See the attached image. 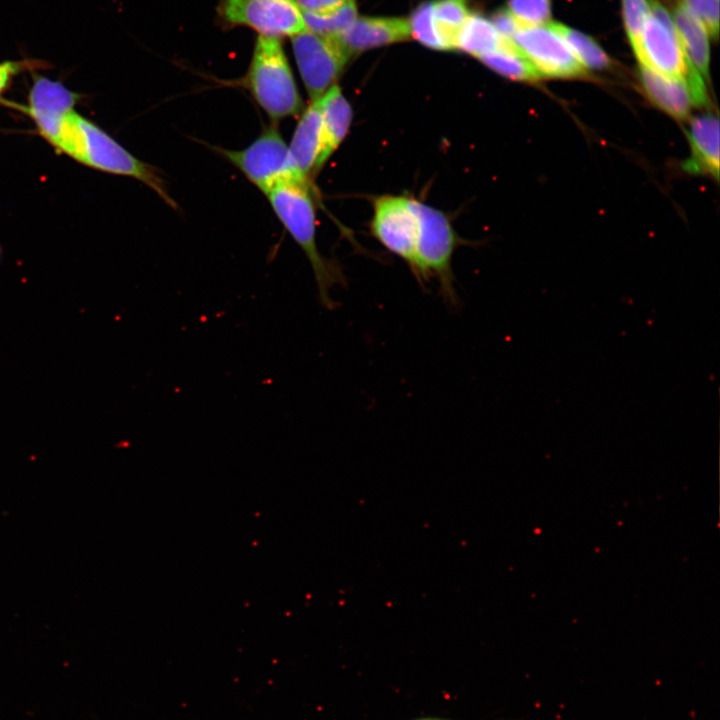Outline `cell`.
<instances>
[{
	"mask_svg": "<svg viewBox=\"0 0 720 720\" xmlns=\"http://www.w3.org/2000/svg\"><path fill=\"white\" fill-rule=\"evenodd\" d=\"M53 148L88 168L134 178L151 188L168 205L176 206L155 168L135 157L99 125L75 109L65 117Z\"/></svg>",
	"mask_w": 720,
	"mask_h": 720,
	"instance_id": "cell-1",
	"label": "cell"
},
{
	"mask_svg": "<svg viewBox=\"0 0 720 720\" xmlns=\"http://www.w3.org/2000/svg\"><path fill=\"white\" fill-rule=\"evenodd\" d=\"M265 195L284 228L307 257L318 290L320 304L328 310L336 308L331 297L334 285L346 280L337 264L325 258L316 243V213L310 181L289 178L280 181Z\"/></svg>",
	"mask_w": 720,
	"mask_h": 720,
	"instance_id": "cell-2",
	"label": "cell"
},
{
	"mask_svg": "<svg viewBox=\"0 0 720 720\" xmlns=\"http://www.w3.org/2000/svg\"><path fill=\"white\" fill-rule=\"evenodd\" d=\"M244 82L255 102L273 121L295 116L302 110V99L279 39L258 36Z\"/></svg>",
	"mask_w": 720,
	"mask_h": 720,
	"instance_id": "cell-3",
	"label": "cell"
},
{
	"mask_svg": "<svg viewBox=\"0 0 720 720\" xmlns=\"http://www.w3.org/2000/svg\"><path fill=\"white\" fill-rule=\"evenodd\" d=\"M419 222L412 273L424 285L431 277L436 278L442 299L451 307L459 305L452 271V257L457 237L448 216L441 210L414 199Z\"/></svg>",
	"mask_w": 720,
	"mask_h": 720,
	"instance_id": "cell-4",
	"label": "cell"
},
{
	"mask_svg": "<svg viewBox=\"0 0 720 720\" xmlns=\"http://www.w3.org/2000/svg\"><path fill=\"white\" fill-rule=\"evenodd\" d=\"M640 45L635 53L640 66L660 75L686 80L697 72L688 62L670 12L657 0H650Z\"/></svg>",
	"mask_w": 720,
	"mask_h": 720,
	"instance_id": "cell-5",
	"label": "cell"
},
{
	"mask_svg": "<svg viewBox=\"0 0 720 720\" xmlns=\"http://www.w3.org/2000/svg\"><path fill=\"white\" fill-rule=\"evenodd\" d=\"M217 150L264 194L285 179H304L294 170L288 152V144L274 126L263 130L253 142L243 149L217 148Z\"/></svg>",
	"mask_w": 720,
	"mask_h": 720,
	"instance_id": "cell-6",
	"label": "cell"
},
{
	"mask_svg": "<svg viewBox=\"0 0 720 720\" xmlns=\"http://www.w3.org/2000/svg\"><path fill=\"white\" fill-rule=\"evenodd\" d=\"M291 38L299 74L310 101L315 100L336 84L352 55L339 37L305 30Z\"/></svg>",
	"mask_w": 720,
	"mask_h": 720,
	"instance_id": "cell-7",
	"label": "cell"
},
{
	"mask_svg": "<svg viewBox=\"0 0 720 720\" xmlns=\"http://www.w3.org/2000/svg\"><path fill=\"white\" fill-rule=\"evenodd\" d=\"M218 14L225 24L248 27L259 36L279 39L307 30L295 0H219Z\"/></svg>",
	"mask_w": 720,
	"mask_h": 720,
	"instance_id": "cell-8",
	"label": "cell"
},
{
	"mask_svg": "<svg viewBox=\"0 0 720 720\" xmlns=\"http://www.w3.org/2000/svg\"><path fill=\"white\" fill-rule=\"evenodd\" d=\"M414 199L404 195H382L373 203L371 231L390 252L402 258L412 271L419 233Z\"/></svg>",
	"mask_w": 720,
	"mask_h": 720,
	"instance_id": "cell-9",
	"label": "cell"
},
{
	"mask_svg": "<svg viewBox=\"0 0 720 720\" xmlns=\"http://www.w3.org/2000/svg\"><path fill=\"white\" fill-rule=\"evenodd\" d=\"M30 73L32 85L27 104L8 102L4 99L1 103L29 116L39 135L53 147L58 140L65 117L75 109L81 95L67 88L62 82L52 80L37 71Z\"/></svg>",
	"mask_w": 720,
	"mask_h": 720,
	"instance_id": "cell-10",
	"label": "cell"
},
{
	"mask_svg": "<svg viewBox=\"0 0 720 720\" xmlns=\"http://www.w3.org/2000/svg\"><path fill=\"white\" fill-rule=\"evenodd\" d=\"M512 42L541 77L575 78L586 73L553 23L519 27Z\"/></svg>",
	"mask_w": 720,
	"mask_h": 720,
	"instance_id": "cell-11",
	"label": "cell"
},
{
	"mask_svg": "<svg viewBox=\"0 0 720 720\" xmlns=\"http://www.w3.org/2000/svg\"><path fill=\"white\" fill-rule=\"evenodd\" d=\"M410 36L407 18L358 16L339 39L353 56L368 49L405 41Z\"/></svg>",
	"mask_w": 720,
	"mask_h": 720,
	"instance_id": "cell-12",
	"label": "cell"
},
{
	"mask_svg": "<svg viewBox=\"0 0 720 720\" xmlns=\"http://www.w3.org/2000/svg\"><path fill=\"white\" fill-rule=\"evenodd\" d=\"M321 149V118L315 99L301 113L288 144L291 163L299 176L310 181L312 174L319 171Z\"/></svg>",
	"mask_w": 720,
	"mask_h": 720,
	"instance_id": "cell-13",
	"label": "cell"
},
{
	"mask_svg": "<svg viewBox=\"0 0 720 720\" xmlns=\"http://www.w3.org/2000/svg\"><path fill=\"white\" fill-rule=\"evenodd\" d=\"M321 118L322 149L318 168L344 141L352 123V107L336 83L316 99Z\"/></svg>",
	"mask_w": 720,
	"mask_h": 720,
	"instance_id": "cell-14",
	"label": "cell"
},
{
	"mask_svg": "<svg viewBox=\"0 0 720 720\" xmlns=\"http://www.w3.org/2000/svg\"><path fill=\"white\" fill-rule=\"evenodd\" d=\"M691 156L683 168L692 174L719 176V120L707 113L695 117L688 130Z\"/></svg>",
	"mask_w": 720,
	"mask_h": 720,
	"instance_id": "cell-15",
	"label": "cell"
},
{
	"mask_svg": "<svg viewBox=\"0 0 720 720\" xmlns=\"http://www.w3.org/2000/svg\"><path fill=\"white\" fill-rule=\"evenodd\" d=\"M639 77L649 100L670 116L685 119L696 106L691 89L684 80L666 77L642 66Z\"/></svg>",
	"mask_w": 720,
	"mask_h": 720,
	"instance_id": "cell-16",
	"label": "cell"
},
{
	"mask_svg": "<svg viewBox=\"0 0 720 720\" xmlns=\"http://www.w3.org/2000/svg\"><path fill=\"white\" fill-rule=\"evenodd\" d=\"M671 16L688 62L704 80H708L710 46L707 30L681 0L674 6Z\"/></svg>",
	"mask_w": 720,
	"mask_h": 720,
	"instance_id": "cell-17",
	"label": "cell"
},
{
	"mask_svg": "<svg viewBox=\"0 0 720 720\" xmlns=\"http://www.w3.org/2000/svg\"><path fill=\"white\" fill-rule=\"evenodd\" d=\"M492 71L514 81H537L539 73L511 41L504 39L494 51L478 58Z\"/></svg>",
	"mask_w": 720,
	"mask_h": 720,
	"instance_id": "cell-18",
	"label": "cell"
},
{
	"mask_svg": "<svg viewBox=\"0 0 720 720\" xmlns=\"http://www.w3.org/2000/svg\"><path fill=\"white\" fill-rule=\"evenodd\" d=\"M503 41L491 20L471 13L457 35L456 49L480 58L497 49Z\"/></svg>",
	"mask_w": 720,
	"mask_h": 720,
	"instance_id": "cell-19",
	"label": "cell"
},
{
	"mask_svg": "<svg viewBox=\"0 0 720 720\" xmlns=\"http://www.w3.org/2000/svg\"><path fill=\"white\" fill-rule=\"evenodd\" d=\"M553 25L586 70H600L610 66L608 55L593 38L559 23Z\"/></svg>",
	"mask_w": 720,
	"mask_h": 720,
	"instance_id": "cell-20",
	"label": "cell"
},
{
	"mask_svg": "<svg viewBox=\"0 0 720 720\" xmlns=\"http://www.w3.org/2000/svg\"><path fill=\"white\" fill-rule=\"evenodd\" d=\"M469 0H435L433 13L439 30L449 48L456 49L457 35L470 16Z\"/></svg>",
	"mask_w": 720,
	"mask_h": 720,
	"instance_id": "cell-21",
	"label": "cell"
},
{
	"mask_svg": "<svg viewBox=\"0 0 720 720\" xmlns=\"http://www.w3.org/2000/svg\"><path fill=\"white\" fill-rule=\"evenodd\" d=\"M306 29L321 35L339 37L345 33L358 17L355 0L325 14L303 13Z\"/></svg>",
	"mask_w": 720,
	"mask_h": 720,
	"instance_id": "cell-22",
	"label": "cell"
},
{
	"mask_svg": "<svg viewBox=\"0 0 720 720\" xmlns=\"http://www.w3.org/2000/svg\"><path fill=\"white\" fill-rule=\"evenodd\" d=\"M408 20L411 36L418 42L430 49L449 51L436 23L432 2L419 5Z\"/></svg>",
	"mask_w": 720,
	"mask_h": 720,
	"instance_id": "cell-23",
	"label": "cell"
},
{
	"mask_svg": "<svg viewBox=\"0 0 720 720\" xmlns=\"http://www.w3.org/2000/svg\"><path fill=\"white\" fill-rule=\"evenodd\" d=\"M507 5V10L520 27L538 26L550 21V0H508Z\"/></svg>",
	"mask_w": 720,
	"mask_h": 720,
	"instance_id": "cell-24",
	"label": "cell"
},
{
	"mask_svg": "<svg viewBox=\"0 0 720 720\" xmlns=\"http://www.w3.org/2000/svg\"><path fill=\"white\" fill-rule=\"evenodd\" d=\"M626 34L634 53L639 49L642 29L650 14V0H621Z\"/></svg>",
	"mask_w": 720,
	"mask_h": 720,
	"instance_id": "cell-25",
	"label": "cell"
},
{
	"mask_svg": "<svg viewBox=\"0 0 720 720\" xmlns=\"http://www.w3.org/2000/svg\"><path fill=\"white\" fill-rule=\"evenodd\" d=\"M49 68V63L42 59L24 58L0 62V102L3 94L9 89L14 78L23 72H33Z\"/></svg>",
	"mask_w": 720,
	"mask_h": 720,
	"instance_id": "cell-26",
	"label": "cell"
},
{
	"mask_svg": "<svg viewBox=\"0 0 720 720\" xmlns=\"http://www.w3.org/2000/svg\"><path fill=\"white\" fill-rule=\"evenodd\" d=\"M683 5L705 27L710 37L719 33V0H681Z\"/></svg>",
	"mask_w": 720,
	"mask_h": 720,
	"instance_id": "cell-27",
	"label": "cell"
},
{
	"mask_svg": "<svg viewBox=\"0 0 720 720\" xmlns=\"http://www.w3.org/2000/svg\"><path fill=\"white\" fill-rule=\"evenodd\" d=\"M491 22L498 33L507 40H511L520 27L515 18L507 9L498 10L492 17Z\"/></svg>",
	"mask_w": 720,
	"mask_h": 720,
	"instance_id": "cell-28",
	"label": "cell"
},
{
	"mask_svg": "<svg viewBox=\"0 0 720 720\" xmlns=\"http://www.w3.org/2000/svg\"><path fill=\"white\" fill-rule=\"evenodd\" d=\"M350 0H295L303 13L325 14L334 11Z\"/></svg>",
	"mask_w": 720,
	"mask_h": 720,
	"instance_id": "cell-29",
	"label": "cell"
},
{
	"mask_svg": "<svg viewBox=\"0 0 720 720\" xmlns=\"http://www.w3.org/2000/svg\"><path fill=\"white\" fill-rule=\"evenodd\" d=\"M414 720H450V719H443V718H436V717H424V718H418Z\"/></svg>",
	"mask_w": 720,
	"mask_h": 720,
	"instance_id": "cell-30",
	"label": "cell"
}]
</instances>
